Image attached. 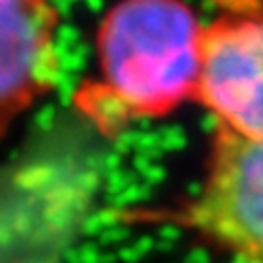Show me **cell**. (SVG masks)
Here are the masks:
<instances>
[{"label":"cell","mask_w":263,"mask_h":263,"mask_svg":"<svg viewBox=\"0 0 263 263\" xmlns=\"http://www.w3.org/2000/svg\"><path fill=\"white\" fill-rule=\"evenodd\" d=\"M204 22L186 0H119L97 29V75L75 108L103 134L195 101Z\"/></svg>","instance_id":"6da1fadb"},{"label":"cell","mask_w":263,"mask_h":263,"mask_svg":"<svg viewBox=\"0 0 263 263\" xmlns=\"http://www.w3.org/2000/svg\"><path fill=\"white\" fill-rule=\"evenodd\" d=\"M169 215L235 263H263V138L213 127L197 191Z\"/></svg>","instance_id":"7a4b0ae2"},{"label":"cell","mask_w":263,"mask_h":263,"mask_svg":"<svg viewBox=\"0 0 263 263\" xmlns=\"http://www.w3.org/2000/svg\"><path fill=\"white\" fill-rule=\"evenodd\" d=\"M195 101L215 127L263 138V0H215Z\"/></svg>","instance_id":"3957f363"},{"label":"cell","mask_w":263,"mask_h":263,"mask_svg":"<svg viewBox=\"0 0 263 263\" xmlns=\"http://www.w3.org/2000/svg\"><path fill=\"white\" fill-rule=\"evenodd\" d=\"M60 22L53 0H0V141L60 84Z\"/></svg>","instance_id":"277c9868"}]
</instances>
